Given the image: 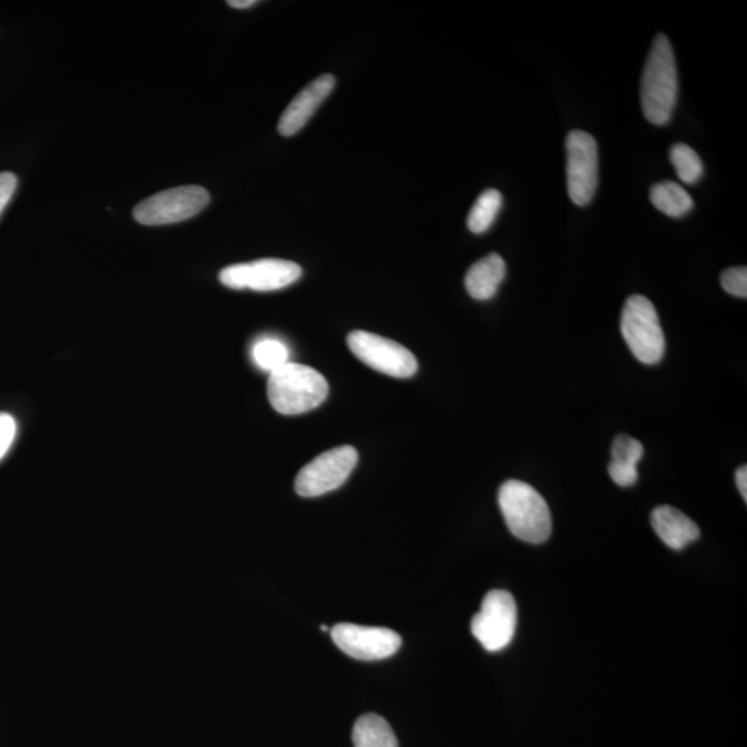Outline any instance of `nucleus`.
I'll use <instances>...</instances> for the list:
<instances>
[{
    "mask_svg": "<svg viewBox=\"0 0 747 747\" xmlns=\"http://www.w3.org/2000/svg\"><path fill=\"white\" fill-rule=\"evenodd\" d=\"M643 457L640 440L629 435H619L612 445V461L609 463V476L620 488L632 487L638 481V462Z\"/></svg>",
    "mask_w": 747,
    "mask_h": 747,
    "instance_id": "2eb2a0df",
    "label": "nucleus"
},
{
    "mask_svg": "<svg viewBox=\"0 0 747 747\" xmlns=\"http://www.w3.org/2000/svg\"><path fill=\"white\" fill-rule=\"evenodd\" d=\"M506 275L505 262L499 254H490L470 267L466 276L468 294L477 301H489L498 294Z\"/></svg>",
    "mask_w": 747,
    "mask_h": 747,
    "instance_id": "4468645a",
    "label": "nucleus"
},
{
    "mask_svg": "<svg viewBox=\"0 0 747 747\" xmlns=\"http://www.w3.org/2000/svg\"><path fill=\"white\" fill-rule=\"evenodd\" d=\"M620 329L630 351L641 363L661 362L666 351V340L657 309L648 298L631 296L627 299Z\"/></svg>",
    "mask_w": 747,
    "mask_h": 747,
    "instance_id": "20e7f679",
    "label": "nucleus"
},
{
    "mask_svg": "<svg viewBox=\"0 0 747 747\" xmlns=\"http://www.w3.org/2000/svg\"><path fill=\"white\" fill-rule=\"evenodd\" d=\"M210 201V193L201 185H180L141 201L134 210V217L145 226L172 225L192 220Z\"/></svg>",
    "mask_w": 747,
    "mask_h": 747,
    "instance_id": "39448f33",
    "label": "nucleus"
},
{
    "mask_svg": "<svg viewBox=\"0 0 747 747\" xmlns=\"http://www.w3.org/2000/svg\"><path fill=\"white\" fill-rule=\"evenodd\" d=\"M253 359L260 370L271 374L273 371L290 363L288 362L290 352H288L285 342L273 340V338H265V340L256 342L253 346Z\"/></svg>",
    "mask_w": 747,
    "mask_h": 747,
    "instance_id": "aec40b11",
    "label": "nucleus"
},
{
    "mask_svg": "<svg viewBox=\"0 0 747 747\" xmlns=\"http://www.w3.org/2000/svg\"><path fill=\"white\" fill-rule=\"evenodd\" d=\"M359 455L352 446L335 447L310 461L299 471L296 492L301 498H319L341 488L356 467Z\"/></svg>",
    "mask_w": 747,
    "mask_h": 747,
    "instance_id": "6e6552de",
    "label": "nucleus"
},
{
    "mask_svg": "<svg viewBox=\"0 0 747 747\" xmlns=\"http://www.w3.org/2000/svg\"><path fill=\"white\" fill-rule=\"evenodd\" d=\"M354 747H399L388 722L378 714H364L354 724Z\"/></svg>",
    "mask_w": 747,
    "mask_h": 747,
    "instance_id": "dca6fc26",
    "label": "nucleus"
},
{
    "mask_svg": "<svg viewBox=\"0 0 747 747\" xmlns=\"http://www.w3.org/2000/svg\"><path fill=\"white\" fill-rule=\"evenodd\" d=\"M670 161H672L681 182L686 184L700 182L703 174V163L701 157L692 147L683 143L673 146L672 151H670Z\"/></svg>",
    "mask_w": 747,
    "mask_h": 747,
    "instance_id": "6ab92c4d",
    "label": "nucleus"
},
{
    "mask_svg": "<svg viewBox=\"0 0 747 747\" xmlns=\"http://www.w3.org/2000/svg\"><path fill=\"white\" fill-rule=\"evenodd\" d=\"M329 389V383L318 370L297 363L273 371L267 383L271 407L285 416L313 410L327 399Z\"/></svg>",
    "mask_w": 747,
    "mask_h": 747,
    "instance_id": "7ed1b4c3",
    "label": "nucleus"
},
{
    "mask_svg": "<svg viewBox=\"0 0 747 747\" xmlns=\"http://www.w3.org/2000/svg\"><path fill=\"white\" fill-rule=\"evenodd\" d=\"M735 481H736V487L739 489V493L741 494V498H744L745 501H747V467H740L738 471H736L735 476Z\"/></svg>",
    "mask_w": 747,
    "mask_h": 747,
    "instance_id": "b1692460",
    "label": "nucleus"
},
{
    "mask_svg": "<svg viewBox=\"0 0 747 747\" xmlns=\"http://www.w3.org/2000/svg\"><path fill=\"white\" fill-rule=\"evenodd\" d=\"M18 435V423L7 413H0V460L8 455Z\"/></svg>",
    "mask_w": 747,
    "mask_h": 747,
    "instance_id": "4be33fe9",
    "label": "nucleus"
},
{
    "mask_svg": "<svg viewBox=\"0 0 747 747\" xmlns=\"http://www.w3.org/2000/svg\"><path fill=\"white\" fill-rule=\"evenodd\" d=\"M722 286L730 296L747 297V269L745 266L730 267L722 275Z\"/></svg>",
    "mask_w": 747,
    "mask_h": 747,
    "instance_id": "412c9836",
    "label": "nucleus"
},
{
    "mask_svg": "<svg viewBox=\"0 0 747 747\" xmlns=\"http://www.w3.org/2000/svg\"><path fill=\"white\" fill-rule=\"evenodd\" d=\"M503 205V195L498 190L489 189L479 195L468 215V228L472 233L482 234L492 227Z\"/></svg>",
    "mask_w": 747,
    "mask_h": 747,
    "instance_id": "a211bd4d",
    "label": "nucleus"
},
{
    "mask_svg": "<svg viewBox=\"0 0 747 747\" xmlns=\"http://www.w3.org/2000/svg\"><path fill=\"white\" fill-rule=\"evenodd\" d=\"M335 86V76L324 74L316 78L307 87H303L298 93L294 100L288 105L286 111L282 113L280 121H278V134L290 138L297 135L313 114L319 110L321 103L330 96Z\"/></svg>",
    "mask_w": 747,
    "mask_h": 747,
    "instance_id": "f8f14e48",
    "label": "nucleus"
},
{
    "mask_svg": "<svg viewBox=\"0 0 747 747\" xmlns=\"http://www.w3.org/2000/svg\"><path fill=\"white\" fill-rule=\"evenodd\" d=\"M499 505L510 532L522 542L542 544L553 532L547 501L521 481H506L499 490Z\"/></svg>",
    "mask_w": 747,
    "mask_h": 747,
    "instance_id": "f03ea898",
    "label": "nucleus"
},
{
    "mask_svg": "<svg viewBox=\"0 0 747 747\" xmlns=\"http://www.w3.org/2000/svg\"><path fill=\"white\" fill-rule=\"evenodd\" d=\"M228 7L233 9H249L256 4L255 0H228Z\"/></svg>",
    "mask_w": 747,
    "mask_h": 747,
    "instance_id": "393cba45",
    "label": "nucleus"
},
{
    "mask_svg": "<svg viewBox=\"0 0 747 747\" xmlns=\"http://www.w3.org/2000/svg\"><path fill=\"white\" fill-rule=\"evenodd\" d=\"M301 276V266L291 260L258 259L225 267L220 273V280L232 290L270 292L290 287Z\"/></svg>",
    "mask_w": 747,
    "mask_h": 747,
    "instance_id": "423d86ee",
    "label": "nucleus"
},
{
    "mask_svg": "<svg viewBox=\"0 0 747 747\" xmlns=\"http://www.w3.org/2000/svg\"><path fill=\"white\" fill-rule=\"evenodd\" d=\"M331 637L348 657L365 662L391 658L402 645L401 636L384 627L341 623L332 627Z\"/></svg>",
    "mask_w": 747,
    "mask_h": 747,
    "instance_id": "9b49d317",
    "label": "nucleus"
},
{
    "mask_svg": "<svg viewBox=\"0 0 747 747\" xmlns=\"http://www.w3.org/2000/svg\"><path fill=\"white\" fill-rule=\"evenodd\" d=\"M566 177L569 198L576 205L591 203L598 185V146L585 130H572L566 138Z\"/></svg>",
    "mask_w": 747,
    "mask_h": 747,
    "instance_id": "9d476101",
    "label": "nucleus"
},
{
    "mask_svg": "<svg viewBox=\"0 0 747 747\" xmlns=\"http://www.w3.org/2000/svg\"><path fill=\"white\" fill-rule=\"evenodd\" d=\"M348 345L354 356L369 367L395 378L413 377L417 373L416 356L388 338L367 331H353L348 337Z\"/></svg>",
    "mask_w": 747,
    "mask_h": 747,
    "instance_id": "1a4fd4ad",
    "label": "nucleus"
},
{
    "mask_svg": "<svg viewBox=\"0 0 747 747\" xmlns=\"http://www.w3.org/2000/svg\"><path fill=\"white\" fill-rule=\"evenodd\" d=\"M651 203L662 214L670 217L685 216L694 209V200L686 193L683 185L670 182V180L652 185Z\"/></svg>",
    "mask_w": 747,
    "mask_h": 747,
    "instance_id": "f3484780",
    "label": "nucleus"
},
{
    "mask_svg": "<svg viewBox=\"0 0 747 747\" xmlns=\"http://www.w3.org/2000/svg\"><path fill=\"white\" fill-rule=\"evenodd\" d=\"M517 608L512 594L493 590L487 594L482 608L473 616L471 630L488 652H500L515 636Z\"/></svg>",
    "mask_w": 747,
    "mask_h": 747,
    "instance_id": "0eeeda50",
    "label": "nucleus"
},
{
    "mask_svg": "<svg viewBox=\"0 0 747 747\" xmlns=\"http://www.w3.org/2000/svg\"><path fill=\"white\" fill-rule=\"evenodd\" d=\"M651 523L659 538L672 549H683L701 536L696 523L674 506H657Z\"/></svg>",
    "mask_w": 747,
    "mask_h": 747,
    "instance_id": "ddd939ff",
    "label": "nucleus"
},
{
    "mask_svg": "<svg viewBox=\"0 0 747 747\" xmlns=\"http://www.w3.org/2000/svg\"><path fill=\"white\" fill-rule=\"evenodd\" d=\"M321 630H323L324 632H327V631H329V627H327V626L323 625V626H321Z\"/></svg>",
    "mask_w": 747,
    "mask_h": 747,
    "instance_id": "a878e982",
    "label": "nucleus"
},
{
    "mask_svg": "<svg viewBox=\"0 0 747 747\" xmlns=\"http://www.w3.org/2000/svg\"><path fill=\"white\" fill-rule=\"evenodd\" d=\"M679 95L677 65L668 36L658 35L641 79V105L649 122L663 127L673 117Z\"/></svg>",
    "mask_w": 747,
    "mask_h": 747,
    "instance_id": "f257e3e1",
    "label": "nucleus"
},
{
    "mask_svg": "<svg viewBox=\"0 0 747 747\" xmlns=\"http://www.w3.org/2000/svg\"><path fill=\"white\" fill-rule=\"evenodd\" d=\"M18 189V178L12 172H0V215L7 209Z\"/></svg>",
    "mask_w": 747,
    "mask_h": 747,
    "instance_id": "5701e85b",
    "label": "nucleus"
}]
</instances>
